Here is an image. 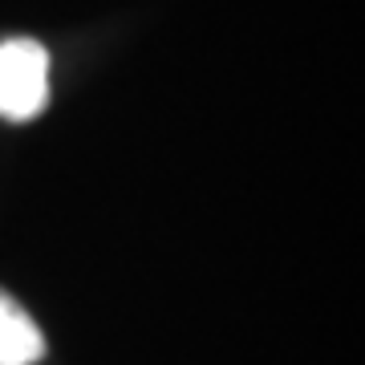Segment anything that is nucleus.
<instances>
[{
    "mask_svg": "<svg viewBox=\"0 0 365 365\" xmlns=\"http://www.w3.org/2000/svg\"><path fill=\"white\" fill-rule=\"evenodd\" d=\"M49 102V53L33 37L0 41V114L29 122Z\"/></svg>",
    "mask_w": 365,
    "mask_h": 365,
    "instance_id": "f257e3e1",
    "label": "nucleus"
},
{
    "mask_svg": "<svg viewBox=\"0 0 365 365\" xmlns=\"http://www.w3.org/2000/svg\"><path fill=\"white\" fill-rule=\"evenodd\" d=\"M45 353L37 321L0 288V365H33Z\"/></svg>",
    "mask_w": 365,
    "mask_h": 365,
    "instance_id": "f03ea898",
    "label": "nucleus"
}]
</instances>
